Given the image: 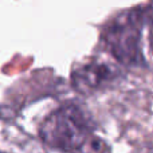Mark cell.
<instances>
[{
  "mask_svg": "<svg viewBox=\"0 0 153 153\" xmlns=\"http://www.w3.org/2000/svg\"><path fill=\"white\" fill-rule=\"evenodd\" d=\"M93 132L94 124L89 111L73 102L53 111L40 126V137L46 145L69 153H83L87 146L94 145Z\"/></svg>",
  "mask_w": 153,
  "mask_h": 153,
  "instance_id": "cell-1",
  "label": "cell"
},
{
  "mask_svg": "<svg viewBox=\"0 0 153 153\" xmlns=\"http://www.w3.org/2000/svg\"><path fill=\"white\" fill-rule=\"evenodd\" d=\"M141 22L136 11L114 18L103 31L106 47L125 66H140L144 62L141 50Z\"/></svg>",
  "mask_w": 153,
  "mask_h": 153,
  "instance_id": "cell-2",
  "label": "cell"
},
{
  "mask_svg": "<svg viewBox=\"0 0 153 153\" xmlns=\"http://www.w3.org/2000/svg\"><path fill=\"white\" fill-rule=\"evenodd\" d=\"M120 75L118 69L111 63L94 59L75 67L71 74V82L76 91L91 94L114 85Z\"/></svg>",
  "mask_w": 153,
  "mask_h": 153,
  "instance_id": "cell-3",
  "label": "cell"
},
{
  "mask_svg": "<svg viewBox=\"0 0 153 153\" xmlns=\"http://www.w3.org/2000/svg\"><path fill=\"white\" fill-rule=\"evenodd\" d=\"M1 153H45L43 145L13 125L0 128Z\"/></svg>",
  "mask_w": 153,
  "mask_h": 153,
  "instance_id": "cell-4",
  "label": "cell"
}]
</instances>
